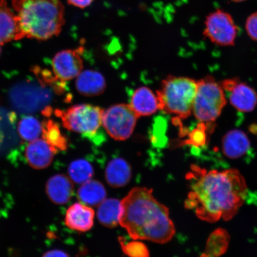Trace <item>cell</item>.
Wrapping results in <instances>:
<instances>
[{"mask_svg":"<svg viewBox=\"0 0 257 257\" xmlns=\"http://www.w3.org/2000/svg\"><path fill=\"white\" fill-rule=\"evenodd\" d=\"M94 216V211L91 207L76 202L67 209L64 223L70 229L85 232L93 226Z\"/></svg>","mask_w":257,"mask_h":257,"instance_id":"4fadbf2b","label":"cell"},{"mask_svg":"<svg viewBox=\"0 0 257 257\" xmlns=\"http://www.w3.org/2000/svg\"><path fill=\"white\" fill-rule=\"evenodd\" d=\"M105 189L103 185L97 181H90L84 183L79 188L78 197L82 204L90 207H95L105 200Z\"/></svg>","mask_w":257,"mask_h":257,"instance_id":"ffe728a7","label":"cell"},{"mask_svg":"<svg viewBox=\"0 0 257 257\" xmlns=\"http://www.w3.org/2000/svg\"><path fill=\"white\" fill-rule=\"evenodd\" d=\"M48 197L57 205L69 202L73 195V185L70 179L63 175H56L48 180L46 185Z\"/></svg>","mask_w":257,"mask_h":257,"instance_id":"2e32d148","label":"cell"},{"mask_svg":"<svg viewBox=\"0 0 257 257\" xmlns=\"http://www.w3.org/2000/svg\"><path fill=\"white\" fill-rule=\"evenodd\" d=\"M57 152L46 141L37 139L28 145L25 150V157L29 165L32 168L44 169L53 162Z\"/></svg>","mask_w":257,"mask_h":257,"instance_id":"7c38bea8","label":"cell"},{"mask_svg":"<svg viewBox=\"0 0 257 257\" xmlns=\"http://www.w3.org/2000/svg\"><path fill=\"white\" fill-rule=\"evenodd\" d=\"M245 29L248 36L252 40L257 41V12L246 19Z\"/></svg>","mask_w":257,"mask_h":257,"instance_id":"83f0119b","label":"cell"},{"mask_svg":"<svg viewBox=\"0 0 257 257\" xmlns=\"http://www.w3.org/2000/svg\"><path fill=\"white\" fill-rule=\"evenodd\" d=\"M68 173L72 181L83 184L91 180L94 172L92 165L87 161L79 159L70 163Z\"/></svg>","mask_w":257,"mask_h":257,"instance_id":"cb8c5ba5","label":"cell"},{"mask_svg":"<svg viewBox=\"0 0 257 257\" xmlns=\"http://www.w3.org/2000/svg\"><path fill=\"white\" fill-rule=\"evenodd\" d=\"M186 179L191 190L185 207L207 222L232 219L246 200L248 187L245 179L236 169L207 171L193 165Z\"/></svg>","mask_w":257,"mask_h":257,"instance_id":"6da1fadb","label":"cell"},{"mask_svg":"<svg viewBox=\"0 0 257 257\" xmlns=\"http://www.w3.org/2000/svg\"><path fill=\"white\" fill-rule=\"evenodd\" d=\"M231 105L241 112L252 111L257 105V93L246 83L233 78L220 82Z\"/></svg>","mask_w":257,"mask_h":257,"instance_id":"30bf717a","label":"cell"},{"mask_svg":"<svg viewBox=\"0 0 257 257\" xmlns=\"http://www.w3.org/2000/svg\"><path fill=\"white\" fill-rule=\"evenodd\" d=\"M42 257H70V256L62 250L54 249L45 253Z\"/></svg>","mask_w":257,"mask_h":257,"instance_id":"4dcf8cb0","label":"cell"},{"mask_svg":"<svg viewBox=\"0 0 257 257\" xmlns=\"http://www.w3.org/2000/svg\"><path fill=\"white\" fill-rule=\"evenodd\" d=\"M82 52L83 48L80 47L57 53L53 60L54 75L63 82L77 78L83 69Z\"/></svg>","mask_w":257,"mask_h":257,"instance_id":"8fae6325","label":"cell"},{"mask_svg":"<svg viewBox=\"0 0 257 257\" xmlns=\"http://www.w3.org/2000/svg\"><path fill=\"white\" fill-rule=\"evenodd\" d=\"M9 96L16 110L22 112L43 110L51 99L49 88L39 82L37 83L24 81L16 83L11 88Z\"/></svg>","mask_w":257,"mask_h":257,"instance_id":"52a82bcc","label":"cell"},{"mask_svg":"<svg viewBox=\"0 0 257 257\" xmlns=\"http://www.w3.org/2000/svg\"><path fill=\"white\" fill-rule=\"evenodd\" d=\"M103 111V109L97 106L78 104L66 110H56L54 114L60 118L66 130L94 140L102 126Z\"/></svg>","mask_w":257,"mask_h":257,"instance_id":"8992f818","label":"cell"},{"mask_svg":"<svg viewBox=\"0 0 257 257\" xmlns=\"http://www.w3.org/2000/svg\"><path fill=\"white\" fill-rule=\"evenodd\" d=\"M22 38L47 40L60 33L64 9L59 0H13Z\"/></svg>","mask_w":257,"mask_h":257,"instance_id":"3957f363","label":"cell"},{"mask_svg":"<svg viewBox=\"0 0 257 257\" xmlns=\"http://www.w3.org/2000/svg\"><path fill=\"white\" fill-rule=\"evenodd\" d=\"M231 1L235 2V3H240V2L246 1V0H231Z\"/></svg>","mask_w":257,"mask_h":257,"instance_id":"1f68e13d","label":"cell"},{"mask_svg":"<svg viewBox=\"0 0 257 257\" xmlns=\"http://www.w3.org/2000/svg\"><path fill=\"white\" fill-rule=\"evenodd\" d=\"M197 86L198 80L192 78L168 76L157 91L159 110L181 119L188 118L192 113Z\"/></svg>","mask_w":257,"mask_h":257,"instance_id":"277c9868","label":"cell"},{"mask_svg":"<svg viewBox=\"0 0 257 257\" xmlns=\"http://www.w3.org/2000/svg\"><path fill=\"white\" fill-rule=\"evenodd\" d=\"M18 133L22 140L32 142L38 139L42 134V124L36 117L27 115L18 124Z\"/></svg>","mask_w":257,"mask_h":257,"instance_id":"d4e9b609","label":"cell"},{"mask_svg":"<svg viewBox=\"0 0 257 257\" xmlns=\"http://www.w3.org/2000/svg\"><path fill=\"white\" fill-rule=\"evenodd\" d=\"M121 249L125 254L130 257H150V252L147 246L139 241L127 242L124 237L119 238Z\"/></svg>","mask_w":257,"mask_h":257,"instance_id":"4316f807","label":"cell"},{"mask_svg":"<svg viewBox=\"0 0 257 257\" xmlns=\"http://www.w3.org/2000/svg\"><path fill=\"white\" fill-rule=\"evenodd\" d=\"M201 127L195 128L189 137V139L186 141V144L192 145L195 147H200L205 143V136L204 132L201 130Z\"/></svg>","mask_w":257,"mask_h":257,"instance_id":"f1b7e54d","label":"cell"},{"mask_svg":"<svg viewBox=\"0 0 257 257\" xmlns=\"http://www.w3.org/2000/svg\"><path fill=\"white\" fill-rule=\"evenodd\" d=\"M120 213L121 202L116 199H108L99 204L97 217L101 224L112 228L119 223Z\"/></svg>","mask_w":257,"mask_h":257,"instance_id":"7402d4cb","label":"cell"},{"mask_svg":"<svg viewBox=\"0 0 257 257\" xmlns=\"http://www.w3.org/2000/svg\"><path fill=\"white\" fill-rule=\"evenodd\" d=\"M21 38L17 16L8 7L6 0H0V46Z\"/></svg>","mask_w":257,"mask_h":257,"instance_id":"9a60e30c","label":"cell"},{"mask_svg":"<svg viewBox=\"0 0 257 257\" xmlns=\"http://www.w3.org/2000/svg\"><path fill=\"white\" fill-rule=\"evenodd\" d=\"M132 177V170L126 160L115 158L110 161L105 169V179L112 187L126 185Z\"/></svg>","mask_w":257,"mask_h":257,"instance_id":"d6986e66","label":"cell"},{"mask_svg":"<svg viewBox=\"0 0 257 257\" xmlns=\"http://www.w3.org/2000/svg\"><path fill=\"white\" fill-rule=\"evenodd\" d=\"M2 53V48L1 47H0V54H1Z\"/></svg>","mask_w":257,"mask_h":257,"instance_id":"d6a6232c","label":"cell"},{"mask_svg":"<svg viewBox=\"0 0 257 257\" xmlns=\"http://www.w3.org/2000/svg\"><path fill=\"white\" fill-rule=\"evenodd\" d=\"M33 72L36 76L38 82L48 88H51L57 94H62L65 91V82L62 81L53 75V73L48 70L43 69L40 67H34Z\"/></svg>","mask_w":257,"mask_h":257,"instance_id":"484cf974","label":"cell"},{"mask_svg":"<svg viewBox=\"0 0 257 257\" xmlns=\"http://www.w3.org/2000/svg\"><path fill=\"white\" fill-rule=\"evenodd\" d=\"M70 5L79 8H85L91 5L94 0H67Z\"/></svg>","mask_w":257,"mask_h":257,"instance_id":"f546056e","label":"cell"},{"mask_svg":"<svg viewBox=\"0 0 257 257\" xmlns=\"http://www.w3.org/2000/svg\"><path fill=\"white\" fill-rule=\"evenodd\" d=\"M130 105L138 117L152 115L159 110L157 95L145 86L138 88L134 92Z\"/></svg>","mask_w":257,"mask_h":257,"instance_id":"ac0fdd59","label":"cell"},{"mask_svg":"<svg viewBox=\"0 0 257 257\" xmlns=\"http://www.w3.org/2000/svg\"><path fill=\"white\" fill-rule=\"evenodd\" d=\"M120 202L119 224L132 238L165 243L175 235L168 208L154 198L152 189L135 188Z\"/></svg>","mask_w":257,"mask_h":257,"instance_id":"7a4b0ae2","label":"cell"},{"mask_svg":"<svg viewBox=\"0 0 257 257\" xmlns=\"http://www.w3.org/2000/svg\"><path fill=\"white\" fill-rule=\"evenodd\" d=\"M224 155L230 159H237L245 156L250 149L248 137L239 130H231L223 138L221 144Z\"/></svg>","mask_w":257,"mask_h":257,"instance_id":"5bb4252c","label":"cell"},{"mask_svg":"<svg viewBox=\"0 0 257 257\" xmlns=\"http://www.w3.org/2000/svg\"><path fill=\"white\" fill-rule=\"evenodd\" d=\"M203 34L218 46H232L235 43L237 27L230 15L217 10L207 16Z\"/></svg>","mask_w":257,"mask_h":257,"instance_id":"9c48e42d","label":"cell"},{"mask_svg":"<svg viewBox=\"0 0 257 257\" xmlns=\"http://www.w3.org/2000/svg\"><path fill=\"white\" fill-rule=\"evenodd\" d=\"M229 240V234L227 231L218 228L209 236L205 251L200 257H220L226 252Z\"/></svg>","mask_w":257,"mask_h":257,"instance_id":"44dd1931","label":"cell"},{"mask_svg":"<svg viewBox=\"0 0 257 257\" xmlns=\"http://www.w3.org/2000/svg\"><path fill=\"white\" fill-rule=\"evenodd\" d=\"M227 102L226 95L220 84L212 76L198 80L192 113L201 123L216 121Z\"/></svg>","mask_w":257,"mask_h":257,"instance_id":"5b68a950","label":"cell"},{"mask_svg":"<svg viewBox=\"0 0 257 257\" xmlns=\"http://www.w3.org/2000/svg\"><path fill=\"white\" fill-rule=\"evenodd\" d=\"M138 118L130 104L114 105L104 110L102 125L112 138L124 141L133 134Z\"/></svg>","mask_w":257,"mask_h":257,"instance_id":"ba28073f","label":"cell"},{"mask_svg":"<svg viewBox=\"0 0 257 257\" xmlns=\"http://www.w3.org/2000/svg\"><path fill=\"white\" fill-rule=\"evenodd\" d=\"M106 88L104 76L95 70H87L77 77L76 88L80 95L95 96L102 94Z\"/></svg>","mask_w":257,"mask_h":257,"instance_id":"e0dca14e","label":"cell"},{"mask_svg":"<svg viewBox=\"0 0 257 257\" xmlns=\"http://www.w3.org/2000/svg\"><path fill=\"white\" fill-rule=\"evenodd\" d=\"M42 136L43 140L57 152L65 151L68 147L67 138L61 132L59 125L53 120L48 119L43 122Z\"/></svg>","mask_w":257,"mask_h":257,"instance_id":"603a6c76","label":"cell"}]
</instances>
